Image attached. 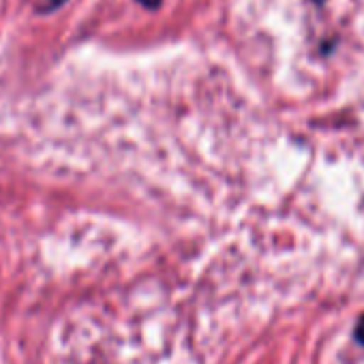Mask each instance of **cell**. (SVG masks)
Returning <instances> with one entry per match:
<instances>
[{
  "mask_svg": "<svg viewBox=\"0 0 364 364\" xmlns=\"http://www.w3.org/2000/svg\"><path fill=\"white\" fill-rule=\"evenodd\" d=\"M353 336H355V341H358L360 345H364V315L360 317V321H358V326H355Z\"/></svg>",
  "mask_w": 364,
  "mask_h": 364,
  "instance_id": "obj_1",
  "label": "cell"
},
{
  "mask_svg": "<svg viewBox=\"0 0 364 364\" xmlns=\"http://www.w3.org/2000/svg\"><path fill=\"white\" fill-rule=\"evenodd\" d=\"M139 3H141L144 7H148V9H156L161 0H139Z\"/></svg>",
  "mask_w": 364,
  "mask_h": 364,
  "instance_id": "obj_2",
  "label": "cell"
}]
</instances>
